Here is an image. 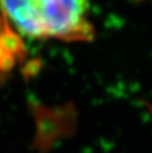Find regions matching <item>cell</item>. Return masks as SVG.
<instances>
[{"instance_id":"cell-2","label":"cell","mask_w":152,"mask_h":153,"mask_svg":"<svg viewBox=\"0 0 152 153\" xmlns=\"http://www.w3.org/2000/svg\"><path fill=\"white\" fill-rule=\"evenodd\" d=\"M23 55V45L4 18L0 19V83Z\"/></svg>"},{"instance_id":"cell-1","label":"cell","mask_w":152,"mask_h":153,"mask_svg":"<svg viewBox=\"0 0 152 153\" xmlns=\"http://www.w3.org/2000/svg\"><path fill=\"white\" fill-rule=\"evenodd\" d=\"M40 39L69 43L90 42L96 36L89 19L90 0H28Z\"/></svg>"},{"instance_id":"cell-3","label":"cell","mask_w":152,"mask_h":153,"mask_svg":"<svg viewBox=\"0 0 152 153\" xmlns=\"http://www.w3.org/2000/svg\"><path fill=\"white\" fill-rule=\"evenodd\" d=\"M150 110H151V113H152V106H150Z\"/></svg>"}]
</instances>
